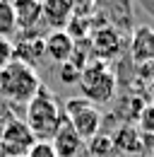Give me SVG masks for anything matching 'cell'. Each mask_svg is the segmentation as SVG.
Here are the masks:
<instances>
[{
	"label": "cell",
	"instance_id": "16",
	"mask_svg": "<svg viewBox=\"0 0 154 157\" xmlns=\"http://www.w3.org/2000/svg\"><path fill=\"white\" fill-rule=\"evenodd\" d=\"M137 131L142 136H154V104H145L137 114Z\"/></svg>",
	"mask_w": 154,
	"mask_h": 157
},
{
	"label": "cell",
	"instance_id": "21",
	"mask_svg": "<svg viewBox=\"0 0 154 157\" xmlns=\"http://www.w3.org/2000/svg\"><path fill=\"white\" fill-rule=\"evenodd\" d=\"M79 73H82V70H79L77 65H72L70 60L60 65V80H63V82H77V80H79Z\"/></svg>",
	"mask_w": 154,
	"mask_h": 157
},
{
	"label": "cell",
	"instance_id": "9",
	"mask_svg": "<svg viewBox=\"0 0 154 157\" xmlns=\"http://www.w3.org/2000/svg\"><path fill=\"white\" fill-rule=\"evenodd\" d=\"M51 145H53L58 157H77L79 150H82V145H84V140L77 136L75 128L68 123V118L63 116L60 126L56 128V133L51 136Z\"/></svg>",
	"mask_w": 154,
	"mask_h": 157
},
{
	"label": "cell",
	"instance_id": "10",
	"mask_svg": "<svg viewBox=\"0 0 154 157\" xmlns=\"http://www.w3.org/2000/svg\"><path fill=\"white\" fill-rule=\"evenodd\" d=\"M72 17L75 15L70 0H41V20L51 27V32L65 29Z\"/></svg>",
	"mask_w": 154,
	"mask_h": 157
},
{
	"label": "cell",
	"instance_id": "23",
	"mask_svg": "<svg viewBox=\"0 0 154 157\" xmlns=\"http://www.w3.org/2000/svg\"><path fill=\"white\" fill-rule=\"evenodd\" d=\"M0 2H2V0H0Z\"/></svg>",
	"mask_w": 154,
	"mask_h": 157
},
{
	"label": "cell",
	"instance_id": "7",
	"mask_svg": "<svg viewBox=\"0 0 154 157\" xmlns=\"http://www.w3.org/2000/svg\"><path fill=\"white\" fill-rule=\"evenodd\" d=\"M75 51V39L65 32V29H56V32H48L43 36V58L53 60L58 65L68 63L70 56Z\"/></svg>",
	"mask_w": 154,
	"mask_h": 157
},
{
	"label": "cell",
	"instance_id": "18",
	"mask_svg": "<svg viewBox=\"0 0 154 157\" xmlns=\"http://www.w3.org/2000/svg\"><path fill=\"white\" fill-rule=\"evenodd\" d=\"M15 106L10 104V101H5V99H0V136H2V131L15 121Z\"/></svg>",
	"mask_w": 154,
	"mask_h": 157
},
{
	"label": "cell",
	"instance_id": "17",
	"mask_svg": "<svg viewBox=\"0 0 154 157\" xmlns=\"http://www.w3.org/2000/svg\"><path fill=\"white\" fill-rule=\"evenodd\" d=\"M27 157H58V155L51 145V140H36L31 145V150L27 152Z\"/></svg>",
	"mask_w": 154,
	"mask_h": 157
},
{
	"label": "cell",
	"instance_id": "20",
	"mask_svg": "<svg viewBox=\"0 0 154 157\" xmlns=\"http://www.w3.org/2000/svg\"><path fill=\"white\" fill-rule=\"evenodd\" d=\"M15 60V48H12V41L10 39H2L0 36V70Z\"/></svg>",
	"mask_w": 154,
	"mask_h": 157
},
{
	"label": "cell",
	"instance_id": "4",
	"mask_svg": "<svg viewBox=\"0 0 154 157\" xmlns=\"http://www.w3.org/2000/svg\"><path fill=\"white\" fill-rule=\"evenodd\" d=\"M63 116L68 118V123L75 128V133L82 138L84 143L101 131V121H104L101 109L94 106L92 101L82 99V97L68 99V101H65V114H63Z\"/></svg>",
	"mask_w": 154,
	"mask_h": 157
},
{
	"label": "cell",
	"instance_id": "1",
	"mask_svg": "<svg viewBox=\"0 0 154 157\" xmlns=\"http://www.w3.org/2000/svg\"><path fill=\"white\" fill-rule=\"evenodd\" d=\"M63 121V111L58 106V99L53 97V92L41 85L38 92L27 101V118L24 123L29 126L31 136L36 140H51V136L56 133V128Z\"/></svg>",
	"mask_w": 154,
	"mask_h": 157
},
{
	"label": "cell",
	"instance_id": "13",
	"mask_svg": "<svg viewBox=\"0 0 154 157\" xmlns=\"http://www.w3.org/2000/svg\"><path fill=\"white\" fill-rule=\"evenodd\" d=\"M12 12L17 20V29L22 32H34L41 22V0H10Z\"/></svg>",
	"mask_w": 154,
	"mask_h": 157
},
{
	"label": "cell",
	"instance_id": "14",
	"mask_svg": "<svg viewBox=\"0 0 154 157\" xmlns=\"http://www.w3.org/2000/svg\"><path fill=\"white\" fill-rule=\"evenodd\" d=\"M17 34H19V29H17L15 12H12V2L10 0H2L0 2V36L12 41Z\"/></svg>",
	"mask_w": 154,
	"mask_h": 157
},
{
	"label": "cell",
	"instance_id": "3",
	"mask_svg": "<svg viewBox=\"0 0 154 157\" xmlns=\"http://www.w3.org/2000/svg\"><path fill=\"white\" fill-rule=\"evenodd\" d=\"M77 87H79L82 99H87L94 106H99V104H108L116 97L118 80H116V73L108 68V63L94 58L82 68L79 80H77Z\"/></svg>",
	"mask_w": 154,
	"mask_h": 157
},
{
	"label": "cell",
	"instance_id": "6",
	"mask_svg": "<svg viewBox=\"0 0 154 157\" xmlns=\"http://www.w3.org/2000/svg\"><path fill=\"white\" fill-rule=\"evenodd\" d=\"M87 46L92 48V53H94L96 60H104V63H106V60L116 58V56L120 53L123 39H120V34H118L116 27H111V24H99V27H94V29L89 32Z\"/></svg>",
	"mask_w": 154,
	"mask_h": 157
},
{
	"label": "cell",
	"instance_id": "5",
	"mask_svg": "<svg viewBox=\"0 0 154 157\" xmlns=\"http://www.w3.org/2000/svg\"><path fill=\"white\" fill-rule=\"evenodd\" d=\"M34 143L36 138L31 136L29 126L22 118H15L0 136V150H2V157H27Z\"/></svg>",
	"mask_w": 154,
	"mask_h": 157
},
{
	"label": "cell",
	"instance_id": "2",
	"mask_svg": "<svg viewBox=\"0 0 154 157\" xmlns=\"http://www.w3.org/2000/svg\"><path fill=\"white\" fill-rule=\"evenodd\" d=\"M41 85L43 82L38 78L36 68L22 60H12L0 70V99L10 104H27L38 92Z\"/></svg>",
	"mask_w": 154,
	"mask_h": 157
},
{
	"label": "cell",
	"instance_id": "8",
	"mask_svg": "<svg viewBox=\"0 0 154 157\" xmlns=\"http://www.w3.org/2000/svg\"><path fill=\"white\" fill-rule=\"evenodd\" d=\"M12 48H15V60L36 68V63L43 58V36H38L36 32H22L12 39Z\"/></svg>",
	"mask_w": 154,
	"mask_h": 157
},
{
	"label": "cell",
	"instance_id": "11",
	"mask_svg": "<svg viewBox=\"0 0 154 157\" xmlns=\"http://www.w3.org/2000/svg\"><path fill=\"white\" fill-rule=\"evenodd\" d=\"M111 140H113V150L120 152V155H140V152H145V136L133 123H123L111 136Z\"/></svg>",
	"mask_w": 154,
	"mask_h": 157
},
{
	"label": "cell",
	"instance_id": "15",
	"mask_svg": "<svg viewBox=\"0 0 154 157\" xmlns=\"http://www.w3.org/2000/svg\"><path fill=\"white\" fill-rule=\"evenodd\" d=\"M87 152L92 157H113L116 150H113V140H111V136L108 133H96V136H92L89 140H87Z\"/></svg>",
	"mask_w": 154,
	"mask_h": 157
},
{
	"label": "cell",
	"instance_id": "22",
	"mask_svg": "<svg viewBox=\"0 0 154 157\" xmlns=\"http://www.w3.org/2000/svg\"><path fill=\"white\" fill-rule=\"evenodd\" d=\"M0 157H2V150H0Z\"/></svg>",
	"mask_w": 154,
	"mask_h": 157
},
{
	"label": "cell",
	"instance_id": "12",
	"mask_svg": "<svg viewBox=\"0 0 154 157\" xmlns=\"http://www.w3.org/2000/svg\"><path fill=\"white\" fill-rule=\"evenodd\" d=\"M130 56L140 65L154 63V29L152 27H137L133 32V36H130Z\"/></svg>",
	"mask_w": 154,
	"mask_h": 157
},
{
	"label": "cell",
	"instance_id": "19",
	"mask_svg": "<svg viewBox=\"0 0 154 157\" xmlns=\"http://www.w3.org/2000/svg\"><path fill=\"white\" fill-rule=\"evenodd\" d=\"M70 2H72V15L75 17H87V20L96 7V0H70Z\"/></svg>",
	"mask_w": 154,
	"mask_h": 157
}]
</instances>
